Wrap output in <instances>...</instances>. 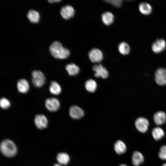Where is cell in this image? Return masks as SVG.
<instances>
[{
	"label": "cell",
	"mask_w": 166,
	"mask_h": 166,
	"mask_svg": "<svg viewBox=\"0 0 166 166\" xmlns=\"http://www.w3.org/2000/svg\"><path fill=\"white\" fill-rule=\"evenodd\" d=\"M60 1H61L60 0H48V1L50 3L59 2Z\"/></svg>",
	"instance_id": "f1b7e54d"
},
{
	"label": "cell",
	"mask_w": 166,
	"mask_h": 166,
	"mask_svg": "<svg viewBox=\"0 0 166 166\" xmlns=\"http://www.w3.org/2000/svg\"><path fill=\"white\" fill-rule=\"evenodd\" d=\"M102 20L106 25L109 26L113 22L114 17L110 12H106L103 13L101 16Z\"/></svg>",
	"instance_id": "ac0fdd59"
},
{
	"label": "cell",
	"mask_w": 166,
	"mask_h": 166,
	"mask_svg": "<svg viewBox=\"0 0 166 166\" xmlns=\"http://www.w3.org/2000/svg\"><path fill=\"white\" fill-rule=\"evenodd\" d=\"M140 12L144 15H148L152 12V9L151 5L147 2H143L139 6Z\"/></svg>",
	"instance_id": "e0dca14e"
},
{
	"label": "cell",
	"mask_w": 166,
	"mask_h": 166,
	"mask_svg": "<svg viewBox=\"0 0 166 166\" xmlns=\"http://www.w3.org/2000/svg\"><path fill=\"white\" fill-rule=\"evenodd\" d=\"M162 166H166V163L164 164H163Z\"/></svg>",
	"instance_id": "1f68e13d"
},
{
	"label": "cell",
	"mask_w": 166,
	"mask_h": 166,
	"mask_svg": "<svg viewBox=\"0 0 166 166\" xmlns=\"http://www.w3.org/2000/svg\"><path fill=\"white\" fill-rule=\"evenodd\" d=\"M118 49L119 52L124 55L128 54L130 50L129 46L125 42L120 43L118 45Z\"/></svg>",
	"instance_id": "d4e9b609"
},
{
	"label": "cell",
	"mask_w": 166,
	"mask_h": 166,
	"mask_svg": "<svg viewBox=\"0 0 166 166\" xmlns=\"http://www.w3.org/2000/svg\"><path fill=\"white\" fill-rule=\"evenodd\" d=\"M158 155L162 160H166V145L162 146L160 149Z\"/></svg>",
	"instance_id": "4316f807"
},
{
	"label": "cell",
	"mask_w": 166,
	"mask_h": 166,
	"mask_svg": "<svg viewBox=\"0 0 166 166\" xmlns=\"http://www.w3.org/2000/svg\"><path fill=\"white\" fill-rule=\"evenodd\" d=\"M155 123L157 125H161L165 123L166 121V115L162 111L156 113L153 116Z\"/></svg>",
	"instance_id": "4fadbf2b"
},
{
	"label": "cell",
	"mask_w": 166,
	"mask_h": 166,
	"mask_svg": "<svg viewBox=\"0 0 166 166\" xmlns=\"http://www.w3.org/2000/svg\"><path fill=\"white\" fill-rule=\"evenodd\" d=\"M144 161V158L142 154L138 151L134 152L132 156V161L135 166H139L142 164Z\"/></svg>",
	"instance_id": "9a60e30c"
},
{
	"label": "cell",
	"mask_w": 166,
	"mask_h": 166,
	"mask_svg": "<svg viewBox=\"0 0 166 166\" xmlns=\"http://www.w3.org/2000/svg\"><path fill=\"white\" fill-rule=\"evenodd\" d=\"M89 57L93 62L97 63L101 62L103 59V54L99 49L95 48L91 49L89 52Z\"/></svg>",
	"instance_id": "52a82bcc"
},
{
	"label": "cell",
	"mask_w": 166,
	"mask_h": 166,
	"mask_svg": "<svg viewBox=\"0 0 166 166\" xmlns=\"http://www.w3.org/2000/svg\"><path fill=\"white\" fill-rule=\"evenodd\" d=\"M34 121L37 127L40 129L45 128L48 125L47 119L43 114L36 115L34 118Z\"/></svg>",
	"instance_id": "30bf717a"
},
{
	"label": "cell",
	"mask_w": 166,
	"mask_h": 166,
	"mask_svg": "<svg viewBox=\"0 0 166 166\" xmlns=\"http://www.w3.org/2000/svg\"><path fill=\"white\" fill-rule=\"evenodd\" d=\"M69 114L72 118L77 119L81 118L83 116L84 112L79 107L74 105L70 107L69 109Z\"/></svg>",
	"instance_id": "7c38bea8"
},
{
	"label": "cell",
	"mask_w": 166,
	"mask_h": 166,
	"mask_svg": "<svg viewBox=\"0 0 166 166\" xmlns=\"http://www.w3.org/2000/svg\"><path fill=\"white\" fill-rule=\"evenodd\" d=\"M49 89L50 93L54 95L59 94L61 91L60 85L57 82L54 81L51 82Z\"/></svg>",
	"instance_id": "44dd1931"
},
{
	"label": "cell",
	"mask_w": 166,
	"mask_h": 166,
	"mask_svg": "<svg viewBox=\"0 0 166 166\" xmlns=\"http://www.w3.org/2000/svg\"><path fill=\"white\" fill-rule=\"evenodd\" d=\"M93 69L95 72L94 76L96 77H101L103 78H106L108 76L107 70L101 64L94 65Z\"/></svg>",
	"instance_id": "8fae6325"
},
{
	"label": "cell",
	"mask_w": 166,
	"mask_h": 166,
	"mask_svg": "<svg viewBox=\"0 0 166 166\" xmlns=\"http://www.w3.org/2000/svg\"><path fill=\"white\" fill-rule=\"evenodd\" d=\"M17 88L18 91L22 93H26L29 89L28 82L24 79H19L17 83Z\"/></svg>",
	"instance_id": "5bb4252c"
},
{
	"label": "cell",
	"mask_w": 166,
	"mask_h": 166,
	"mask_svg": "<svg viewBox=\"0 0 166 166\" xmlns=\"http://www.w3.org/2000/svg\"><path fill=\"white\" fill-rule=\"evenodd\" d=\"M1 151L3 154L8 157H12L16 154V147L14 143L9 140H3L1 144Z\"/></svg>",
	"instance_id": "7a4b0ae2"
},
{
	"label": "cell",
	"mask_w": 166,
	"mask_h": 166,
	"mask_svg": "<svg viewBox=\"0 0 166 166\" xmlns=\"http://www.w3.org/2000/svg\"><path fill=\"white\" fill-rule=\"evenodd\" d=\"M105 1L116 7H121L122 3V1L121 0H108Z\"/></svg>",
	"instance_id": "83f0119b"
},
{
	"label": "cell",
	"mask_w": 166,
	"mask_h": 166,
	"mask_svg": "<svg viewBox=\"0 0 166 166\" xmlns=\"http://www.w3.org/2000/svg\"><path fill=\"white\" fill-rule=\"evenodd\" d=\"M114 149L118 154H122L126 152V147L125 144L122 141L118 140L114 144Z\"/></svg>",
	"instance_id": "2e32d148"
},
{
	"label": "cell",
	"mask_w": 166,
	"mask_h": 166,
	"mask_svg": "<svg viewBox=\"0 0 166 166\" xmlns=\"http://www.w3.org/2000/svg\"><path fill=\"white\" fill-rule=\"evenodd\" d=\"M45 105L48 110L53 112L57 111L59 109L60 103L57 98L52 97L47 98L46 100Z\"/></svg>",
	"instance_id": "8992f818"
},
{
	"label": "cell",
	"mask_w": 166,
	"mask_h": 166,
	"mask_svg": "<svg viewBox=\"0 0 166 166\" xmlns=\"http://www.w3.org/2000/svg\"><path fill=\"white\" fill-rule=\"evenodd\" d=\"M65 69L68 74L70 76H74L78 74L79 71V68L74 63L67 64Z\"/></svg>",
	"instance_id": "ffe728a7"
},
{
	"label": "cell",
	"mask_w": 166,
	"mask_h": 166,
	"mask_svg": "<svg viewBox=\"0 0 166 166\" xmlns=\"http://www.w3.org/2000/svg\"><path fill=\"white\" fill-rule=\"evenodd\" d=\"M0 105L2 109H6L10 107V103L7 99L5 97H2L0 99Z\"/></svg>",
	"instance_id": "484cf974"
},
{
	"label": "cell",
	"mask_w": 166,
	"mask_h": 166,
	"mask_svg": "<svg viewBox=\"0 0 166 166\" xmlns=\"http://www.w3.org/2000/svg\"><path fill=\"white\" fill-rule=\"evenodd\" d=\"M27 16L29 21L32 23H37L39 19L38 12L34 10H30L27 14Z\"/></svg>",
	"instance_id": "7402d4cb"
},
{
	"label": "cell",
	"mask_w": 166,
	"mask_h": 166,
	"mask_svg": "<svg viewBox=\"0 0 166 166\" xmlns=\"http://www.w3.org/2000/svg\"><path fill=\"white\" fill-rule=\"evenodd\" d=\"M74 8L69 5H66L61 7L60 14L62 17L66 20L73 17L74 14Z\"/></svg>",
	"instance_id": "9c48e42d"
},
{
	"label": "cell",
	"mask_w": 166,
	"mask_h": 166,
	"mask_svg": "<svg viewBox=\"0 0 166 166\" xmlns=\"http://www.w3.org/2000/svg\"><path fill=\"white\" fill-rule=\"evenodd\" d=\"M155 80L159 85H166V69L159 68L156 69L155 73Z\"/></svg>",
	"instance_id": "277c9868"
},
{
	"label": "cell",
	"mask_w": 166,
	"mask_h": 166,
	"mask_svg": "<svg viewBox=\"0 0 166 166\" xmlns=\"http://www.w3.org/2000/svg\"><path fill=\"white\" fill-rule=\"evenodd\" d=\"M49 51L51 55L56 58L65 59L70 54L69 50L63 47L62 44L57 41L54 42L51 44Z\"/></svg>",
	"instance_id": "6da1fadb"
},
{
	"label": "cell",
	"mask_w": 166,
	"mask_h": 166,
	"mask_svg": "<svg viewBox=\"0 0 166 166\" xmlns=\"http://www.w3.org/2000/svg\"><path fill=\"white\" fill-rule=\"evenodd\" d=\"M119 166H127L126 165H125V164H121V165H119Z\"/></svg>",
	"instance_id": "4dcf8cb0"
},
{
	"label": "cell",
	"mask_w": 166,
	"mask_h": 166,
	"mask_svg": "<svg viewBox=\"0 0 166 166\" xmlns=\"http://www.w3.org/2000/svg\"><path fill=\"white\" fill-rule=\"evenodd\" d=\"M53 166H61V165H60V164H55Z\"/></svg>",
	"instance_id": "f546056e"
},
{
	"label": "cell",
	"mask_w": 166,
	"mask_h": 166,
	"mask_svg": "<svg viewBox=\"0 0 166 166\" xmlns=\"http://www.w3.org/2000/svg\"><path fill=\"white\" fill-rule=\"evenodd\" d=\"M85 86L88 91L93 93L96 91L97 88V84L94 80L90 79L86 81Z\"/></svg>",
	"instance_id": "cb8c5ba5"
},
{
	"label": "cell",
	"mask_w": 166,
	"mask_h": 166,
	"mask_svg": "<svg viewBox=\"0 0 166 166\" xmlns=\"http://www.w3.org/2000/svg\"><path fill=\"white\" fill-rule=\"evenodd\" d=\"M152 133V136L156 140H159L162 139L164 136V130L160 127H156L153 129Z\"/></svg>",
	"instance_id": "d6986e66"
},
{
	"label": "cell",
	"mask_w": 166,
	"mask_h": 166,
	"mask_svg": "<svg viewBox=\"0 0 166 166\" xmlns=\"http://www.w3.org/2000/svg\"><path fill=\"white\" fill-rule=\"evenodd\" d=\"M32 81L34 85L37 88L42 86L45 83V78L43 73L39 70H34L32 73Z\"/></svg>",
	"instance_id": "3957f363"
},
{
	"label": "cell",
	"mask_w": 166,
	"mask_h": 166,
	"mask_svg": "<svg viewBox=\"0 0 166 166\" xmlns=\"http://www.w3.org/2000/svg\"><path fill=\"white\" fill-rule=\"evenodd\" d=\"M149 124L148 120L142 117L138 118L135 122V125L136 128L142 133H145L147 131Z\"/></svg>",
	"instance_id": "5b68a950"
},
{
	"label": "cell",
	"mask_w": 166,
	"mask_h": 166,
	"mask_svg": "<svg viewBox=\"0 0 166 166\" xmlns=\"http://www.w3.org/2000/svg\"><path fill=\"white\" fill-rule=\"evenodd\" d=\"M166 46L165 41L163 39L159 38L153 42L152 45V49L154 53H159L164 50Z\"/></svg>",
	"instance_id": "ba28073f"
},
{
	"label": "cell",
	"mask_w": 166,
	"mask_h": 166,
	"mask_svg": "<svg viewBox=\"0 0 166 166\" xmlns=\"http://www.w3.org/2000/svg\"><path fill=\"white\" fill-rule=\"evenodd\" d=\"M57 159L58 162L61 164L66 165L69 161V157L65 153H59L57 156Z\"/></svg>",
	"instance_id": "603a6c76"
}]
</instances>
